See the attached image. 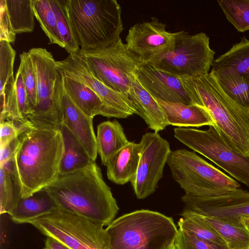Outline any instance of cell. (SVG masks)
Segmentation results:
<instances>
[{
    "label": "cell",
    "mask_w": 249,
    "mask_h": 249,
    "mask_svg": "<svg viewBox=\"0 0 249 249\" xmlns=\"http://www.w3.org/2000/svg\"><path fill=\"white\" fill-rule=\"evenodd\" d=\"M58 209L108 226L119 210L99 166L92 162L75 172L59 176L43 189Z\"/></svg>",
    "instance_id": "1"
},
{
    "label": "cell",
    "mask_w": 249,
    "mask_h": 249,
    "mask_svg": "<svg viewBox=\"0 0 249 249\" xmlns=\"http://www.w3.org/2000/svg\"><path fill=\"white\" fill-rule=\"evenodd\" d=\"M64 152V140L59 130L33 125L19 136L14 161L21 198L32 196L58 178Z\"/></svg>",
    "instance_id": "2"
},
{
    "label": "cell",
    "mask_w": 249,
    "mask_h": 249,
    "mask_svg": "<svg viewBox=\"0 0 249 249\" xmlns=\"http://www.w3.org/2000/svg\"><path fill=\"white\" fill-rule=\"evenodd\" d=\"M179 78L193 104L205 108L232 146L249 155V109L229 97L211 72Z\"/></svg>",
    "instance_id": "3"
},
{
    "label": "cell",
    "mask_w": 249,
    "mask_h": 249,
    "mask_svg": "<svg viewBox=\"0 0 249 249\" xmlns=\"http://www.w3.org/2000/svg\"><path fill=\"white\" fill-rule=\"evenodd\" d=\"M69 18L81 49L107 46L124 30L122 9L116 0H66Z\"/></svg>",
    "instance_id": "4"
},
{
    "label": "cell",
    "mask_w": 249,
    "mask_h": 249,
    "mask_svg": "<svg viewBox=\"0 0 249 249\" xmlns=\"http://www.w3.org/2000/svg\"><path fill=\"white\" fill-rule=\"evenodd\" d=\"M106 230L108 249H162L175 240L178 229L171 217L140 210L114 220Z\"/></svg>",
    "instance_id": "5"
},
{
    "label": "cell",
    "mask_w": 249,
    "mask_h": 249,
    "mask_svg": "<svg viewBox=\"0 0 249 249\" xmlns=\"http://www.w3.org/2000/svg\"><path fill=\"white\" fill-rule=\"evenodd\" d=\"M167 163L173 178L185 193L215 196L240 186L235 179L195 152L185 149L171 151Z\"/></svg>",
    "instance_id": "6"
},
{
    "label": "cell",
    "mask_w": 249,
    "mask_h": 249,
    "mask_svg": "<svg viewBox=\"0 0 249 249\" xmlns=\"http://www.w3.org/2000/svg\"><path fill=\"white\" fill-rule=\"evenodd\" d=\"M28 52L36 82V105L29 120L37 128L59 130L63 124L62 75L55 67L52 53L46 49L33 48Z\"/></svg>",
    "instance_id": "7"
},
{
    "label": "cell",
    "mask_w": 249,
    "mask_h": 249,
    "mask_svg": "<svg viewBox=\"0 0 249 249\" xmlns=\"http://www.w3.org/2000/svg\"><path fill=\"white\" fill-rule=\"evenodd\" d=\"M209 126L207 130L178 127L174 136L249 187V155L233 146L215 124Z\"/></svg>",
    "instance_id": "8"
},
{
    "label": "cell",
    "mask_w": 249,
    "mask_h": 249,
    "mask_svg": "<svg viewBox=\"0 0 249 249\" xmlns=\"http://www.w3.org/2000/svg\"><path fill=\"white\" fill-rule=\"evenodd\" d=\"M28 224L71 249L109 248L108 236L103 225L62 210L57 209Z\"/></svg>",
    "instance_id": "9"
},
{
    "label": "cell",
    "mask_w": 249,
    "mask_h": 249,
    "mask_svg": "<svg viewBox=\"0 0 249 249\" xmlns=\"http://www.w3.org/2000/svg\"><path fill=\"white\" fill-rule=\"evenodd\" d=\"M78 52L96 79L109 88L126 94L135 78V71L142 64L121 37L107 46L80 49Z\"/></svg>",
    "instance_id": "10"
},
{
    "label": "cell",
    "mask_w": 249,
    "mask_h": 249,
    "mask_svg": "<svg viewBox=\"0 0 249 249\" xmlns=\"http://www.w3.org/2000/svg\"><path fill=\"white\" fill-rule=\"evenodd\" d=\"M215 53L205 33L190 35L181 31L175 32V45L171 51L146 64L179 78L192 77L209 73Z\"/></svg>",
    "instance_id": "11"
},
{
    "label": "cell",
    "mask_w": 249,
    "mask_h": 249,
    "mask_svg": "<svg viewBox=\"0 0 249 249\" xmlns=\"http://www.w3.org/2000/svg\"><path fill=\"white\" fill-rule=\"evenodd\" d=\"M139 144V163L130 182L136 196L141 199L156 191L171 150L168 142L155 132L143 134Z\"/></svg>",
    "instance_id": "12"
},
{
    "label": "cell",
    "mask_w": 249,
    "mask_h": 249,
    "mask_svg": "<svg viewBox=\"0 0 249 249\" xmlns=\"http://www.w3.org/2000/svg\"><path fill=\"white\" fill-rule=\"evenodd\" d=\"M184 211L224 219L242 226L240 218L249 215V192L239 188L215 196L185 193L181 197Z\"/></svg>",
    "instance_id": "13"
},
{
    "label": "cell",
    "mask_w": 249,
    "mask_h": 249,
    "mask_svg": "<svg viewBox=\"0 0 249 249\" xmlns=\"http://www.w3.org/2000/svg\"><path fill=\"white\" fill-rule=\"evenodd\" d=\"M166 25L155 17L151 20L131 26L125 36L128 50L142 64L171 51L175 42V33L166 30Z\"/></svg>",
    "instance_id": "14"
},
{
    "label": "cell",
    "mask_w": 249,
    "mask_h": 249,
    "mask_svg": "<svg viewBox=\"0 0 249 249\" xmlns=\"http://www.w3.org/2000/svg\"><path fill=\"white\" fill-rule=\"evenodd\" d=\"M55 65L61 75L89 87L111 108L128 116L138 114L127 95L109 88L96 79L90 72L78 52L69 54L64 60L56 61Z\"/></svg>",
    "instance_id": "15"
},
{
    "label": "cell",
    "mask_w": 249,
    "mask_h": 249,
    "mask_svg": "<svg viewBox=\"0 0 249 249\" xmlns=\"http://www.w3.org/2000/svg\"><path fill=\"white\" fill-rule=\"evenodd\" d=\"M134 75L155 99L169 103L193 105L179 77L149 64L140 65L135 71Z\"/></svg>",
    "instance_id": "16"
},
{
    "label": "cell",
    "mask_w": 249,
    "mask_h": 249,
    "mask_svg": "<svg viewBox=\"0 0 249 249\" xmlns=\"http://www.w3.org/2000/svg\"><path fill=\"white\" fill-rule=\"evenodd\" d=\"M61 107L62 124L76 137L91 160L95 161L98 152L93 118L86 115L75 106L63 88L61 97Z\"/></svg>",
    "instance_id": "17"
},
{
    "label": "cell",
    "mask_w": 249,
    "mask_h": 249,
    "mask_svg": "<svg viewBox=\"0 0 249 249\" xmlns=\"http://www.w3.org/2000/svg\"><path fill=\"white\" fill-rule=\"evenodd\" d=\"M62 76L64 90L75 106L87 116L93 119L97 115L118 118L128 117L107 106L96 93L86 85L68 77Z\"/></svg>",
    "instance_id": "18"
},
{
    "label": "cell",
    "mask_w": 249,
    "mask_h": 249,
    "mask_svg": "<svg viewBox=\"0 0 249 249\" xmlns=\"http://www.w3.org/2000/svg\"><path fill=\"white\" fill-rule=\"evenodd\" d=\"M0 121L10 120L24 123L29 121L31 111L20 71L18 69L15 78L11 76L0 93Z\"/></svg>",
    "instance_id": "19"
},
{
    "label": "cell",
    "mask_w": 249,
    "mask_h": 249,
    "mask_svg": "<svg viewBox=\"0 0 249 249\" xmlns=\"http://www.w3.org/2000/svg\"><path fill=\"white\" fill-rule=\"evenodd\" d=\"M127 95L149 128L158 133L169 124L158 101L135 77Z\"/></svg>",
    "instance_id": "20"
},
{
    "label": "cell",
    "mask_w": 249,
    "mask_h": 249,
    "mask_svg": "<svg viewBox=\"0 0 249 249\" xmlns=\"http://www.w3.org/2000/svg\"><path fill=\"white\" fill-rule=\"evenodd\" d=\"M140 153V144L129 142L106 163L108 179L118 185L130 181L137 172Z\"/></svg>",
    "instance_id": "21"
},
{
    "label": "cell",
    "mask_w": 249,
    "mask_h": 249,
    "mask_svg": "<svg viewBox=\"0 0 249 249\" xmlns=\"http://www.w3.org/2000/svg\"><path fill=\"white\" fill-rule=\"evenodd\" d=\"M156 100L165 113L169 125L199 127L214 124L208 112L202 107Z\"/></svg>",
    "instance_id": "22"
},
{
    "label": "cell",
    "mask_w": 249,
    "mask_h": 249,
    "mask_svg": "<svg viewBox=\"0 0 249 249\" xmlns=\"http://www.w3.org/2000/svg\"><path fill=\"white\" fill-rule=\"evenodd\" d=\"M57 209L53 199L42 189L29 197L20 198L10 215L15 223L25 224L51 213Z\"/></svg>",
    "instance_id": "23"
},
{
    "label": "cell",
    "mask_w": 249,
    "mask_h": 249,
    "mask_svg": "<svg viewBox=\"0 0 249 249\" xmlns=\"http://www.w3.org/2000/svg\"><path fill=\"white\" fill-rule=\"evenodd\" d=\"M96 138L98 154L102 164L129 143L122 125L117 120L106 121L97 126Z\"/></svg>",
    "instance_id": "24"
},
{
    "label": "cell",
    "mask_w": 249,
    "mask_h": 249,
    "mask_svg": "<svg viewBox=\"0 0 249 249\" xmlns=\"http://www.w3.org/2000/svg\"><path fill=\"white\" fill-rule=\"evenodd\" d=\"M59 130L62 133L64 143V152L59 169L60 176L75 172L93 161L83 145L64 124H62Z\"/></svg>",
    "instance_id": "25"
},
{
    "label": "cell",
    "mask_w": 249,
    "mask_h": 249,
    "mask_svg": "<svg viewBox=\"0 0 249 249\" xmlns=\"http://www.w3.org/2000/svg\"><path fill=\"white\" fill-rule=\"evenodd\" d=\"M21 198L14 158L0 165V213L10 214Z\"/></svg>",
    "instance_id": "26"
},
{
    "label": "cell",
    "mask_w": 249,
    "mask_h": 249,
    "mask_svg": "<svg viewBox=\"0 0 249 249\" xmlns=\"http://www.w3.org/2000/svg\"><path fill=\"white\" fill-rule=\"evenodd\" d=\"M212 70H222L249 77V39L244 37L214 60Z\"/></svg>",
    "instance_id": "27"
},
{
    "label": "cell",
    "mask_w": 249,
    "mask_h": 249,
    "mask_svg": "<svg viewBox=\"0 0 249 249\" xmlns=\"http://www.w3.org/2000/svg\"><path fill=\"white\" fill-rule=\"evenodd\" d=\"M196 214L217 232L229 249H249V232L242 226L219 218Z\"/></svg>",
    "instance_id": "28"
},
{
    "label": "cell",
    "mask_w": 249,
    "mask_h": 249,
    "mask_svg": "<svg viewBox=\"0 0 249 249\" xmlns=\"http://www.w3.org/2000/svg\"><path fill=\"white\" fill-rule=\"evenodd\" d=\"M224 92L235 102L249 109V77L222 70L210 71Z\"/></svg>",
    "instance_id": "29"
},
{
    "label": "cell",
    "mask_w": 249,
    "mask_h": 249,
    "mask_svg": "<svg viewBox=\"0 0 249 249\" xmlns=\"http://www.w3.org/2000/svg\"><path fill=\"white\" fill-rule=\"evenodd\" d=\"M33 0H6V5L14 31L17 34L31 33L35 26Z\"/></svg>",
    "instance_id": "30"
},
{
    "label": "cell",
    "mask_w": 249,
    "mask_h": 249,
    "mask_svg": "<svg viewBox=\"0 0 249 249\" xmlns=\"http://www.w3.org/2000/svg\"><path fill=\"white\" fill-rule=\"evenodd\" d=\"M181 215L178 229L200 239L226 246L217 232L197 215L184 210Z\"/></svg>",
    "instance_id": "31"
},
{
    "label": "cell",
    "mask_w": 249,
    "mask_h": 249,
    "mask_svg": "<svg viewBox=\"0 0 249 249\" xmlns=\"http://www.w3.org/2000/svg\"><path fill=\"white\" fill-rule=\"evenodd\" d=\"M32 3L35 16L48 37L50 43L57 44L63 48L52 0H33Z\"/></svg>",
    "instance_id": "32"
},
{
    "label": "cell",
    "mask_w": 249,
    "mask_h": 249,
    "mask_svg": "<svg viewBox=\"0 0 249 249\" xmlns=\"http://www.w3.org/2000/svg\"><path fill=\"white\" fill-rule=\"evenodd\" d=\"M52 2L56 18L57 30L64 46L63 48L69 54L78 52L80 49L69 18L66 0H52Z\"/></svg>",
    "instance_id": "33"
},
{
    "label": "cell",
    "mask_w": 249,
    "mask_h": 249,
    "mask_svg": "<svg viewBox=\"0 0 249 249\" xmlns=\"http://www.w3.org/2000/svg\"><path fill=\"white\" fill-rule=\"evenodd\" d=\"M227 19L239 32L249 30V0L217 1Z\"/></svg>",
    "instance_id": "34"
},
{
    "label": "cell",
    "mask_w": 249,
    "mask_h": 249,
    "mask_svg": "<svg viewBox=\"0 0 249 249\" xmlns=\"http://www.w3.org/2000/svg\"><path fill=\"white\" fill-rule=\"evenodd\" d=\"M19 57L20 64L18 69L20 71L22 76L26 91L28 103L32 115L36 105V74L29 53L28 52H23L20 54Z\"/></svg>",
    "instance_id": "35"
},
{
    "label": "cell",
    "mask_w": 249,
    "mask_h": 249,
    "mask_svg": "<svg viewBox=\"0 0 249 249\" xmlns=\"http://www.w3.org/2000/svg\"><path fill=\"white\" fill-rule=\"evenodd\" d=\"M16 53L10 43L0 40V94L3 92L9 78L14 76Z\"/></svg>",
    "instance_id": "36"
},
{
    "label": "cell",
    "mask_w": 249,
    "mask_h": 249,
    "mask_svg": "<svg viewBox=\"0 0 249 249\" xmlns=\"http://www.w3.org/2000/svg\"><path fill=\"white\" fill-rule=\"evenodd\" d=\"M175 244L177 249H229L226 246L197 238L179 229Z\"/></svg>",
    "instance_id": "37"
},
{
    "label": "cell",
    "mask_w": 249,
    "mask_h": 249,
    "mask_svg": "<svg viewBox=\"0 0 249 249\" xmlns=\"http://www.w3.org/2000/svg\"><path fill=\"white\" fill-rule=\"evenodd\" d=\"M0 123V147L5 146L34 125L30 121L21 123L6 120Z\"/></svg>",
    "instance_id": "38"
},
{
    "label": "cell",
    "mask_w": 249,
    "mask_h": 249,
    "mask_svg": "<svg viewBox=\"0 0 249 249\" xmlns=\"http://www.w3.org/2000/svg\"><path fill=\"white\" fill-rule=\"evenodd\" d=\"M0 40L13 43L16 33L14 31L8 13L6 0H0Z\"/></svg>",
    "instance_id": "39"
},
{
    "label": "cell",
    "mask_w": 249,
    "mask_h": 249,
    "mask_svg": "<svg viewBox=\"0 0 249 249\" xmlns=\"http://www.w3.org/2000/svg\"><path fill=\"white\" fill-rule=\"evenodd\" d=\"M19 143V137L4 146L0 147V165L14 158L15 154Z\"/></svg>",
    "instance_id": "40"
},
{
    "label": "cell",
    "mask_w": 249,
    "mask_h": 249,
    "mask_svg": "<svg viewBox=\"0 0 249 249\" xmlns=\"http://www.w3.org/2000/svg\"><path fill=\"white\" fill-rule=\"evenodd\" d=\"M43 249H71L57 240L47 236L44 242Z\"/></svg>",
    "instance_id": "41"
},
{
    "label": "cell",
    "mask_w": 249,
    "mask_h": 249,
    "mask_svg": "<svg viewBox=\"0 0 249 249\" xmlns=\"http://www.w3.org/2000/svg\"><path fill=\"white\" fill-rule=\"evenodd\" d=\"M240 220L242 226L249 232V215L241 216Z\"/></svg>",
    "instance_id": "42"
},
{
    "label": "cell",
    "mask_w": 249,
    "mask_h": 249,
    "mask_svg": "<svg viewBox=\"0 0 249 249\" xmlns=\"http://www.w3.org/2000/svg\"><path fill=\"white\" fill-rule=\"evenodd\" d=\"M162 249H177L175 244V240L165 246Z\"/></svg>",
    "instance_id": "43"
}]
</instances>
